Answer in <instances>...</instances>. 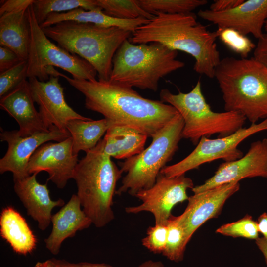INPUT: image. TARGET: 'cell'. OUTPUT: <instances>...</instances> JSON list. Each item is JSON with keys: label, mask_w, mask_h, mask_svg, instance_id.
<instances>
[{"label": "cell", "mask_w": 267, "mask_h": 267, "mask_svg": "<svg viewBox=\"0 0 267 267\" xmlns=\"http://www.w3.org/2000/svg\"><path fill=\"white\" fill-rule=\"evenodd\" d=\"M253 58L267 68V32L258 40Z\"/></svg>", "instance_id": "cell-36"}, {"label": "cell", "mask_w": 267, "mask_h": 267, "mask_svg": "<svg viewBox=\"0 0 267 267\" xmlns=\"http://www.w3.org/2000/svg\"><path fill=\"white\" fill-rule=\"evenodd\" d=\"M111 158L105 153L101 139L79 161L73 177L82 209L98 228L106 226L115 218L113 197L123 173Z\"/></svg>", "instance_id": "cell-4"}, {"label": "cell", "mask_w": 267, "mask_h": 267, "mask_svg": "<svg viewBox=\"0 0 267 267\" xmlns=\"http://www.w3.org/2000/svg\"><path fill=\"white\" fill-rule=\"evenodd\" d=\"M216 232L225 236L255 240L259 238V233L257 222L249 215L236 222L221 226Z\"/></svg>", "instance_id": "cell-31"}, {"label": "cell", "mask_w": 267, "mask_h": 267, "mask_svg": "<svg viewBox=\"0 0 267 267\" xmlns=\"http://www.w3.org/2000/svg\"><path fill=\"white\" fill-rule=\"evenodd\" d=\"M71 136L69 132L60 131L53 127L49 131L37 133L28 136H21L18 130L2 131L1 141H6L8 149L0 159V173H12L13 178H22L28 176L27 166L35 151L44 143L61 141Z\"/></svg>", "instance_id": "cell-12"}, {"label": "cell", "mask_w": 267, "mask_h": 267, "mask_svg": "<svg viewBox=\"0 0 267 267\" xmlns=\"http://www.w3.org/2000/svg\"><path fill=\"white\" fill-rule=\"evenodd\" d=\"M267 178V138L252 142L244 156L220 165L214 175L202 184L194 186V193L245 178Z\"/></svg>", "instance_id": "cell-15"}, {"label": "cell", "mask_w": 267, "mask_h": 267, "mask_svg": "<svg viewBox=\"0 0 267 267\" xmlns=\"http://www.w3.org/2000/svg\"><path fill=\"white\" fill-rule=\"evenodd\" d=\"M52 230L44 239L46 249L52 254L57 255L64 241L74 237L76 232L89 228L92 224L82 209L76 194L51 217Z\"/></svg>", "instance_id": "cell-20"}, {"label": "cell", "mask_w": 267, "mask_h": 267, "mask_svg": "<svg viewBox=\"0 0 267 267\" xmlns=\"http://www.w3.org/2000/svg\"><path fill=\"white\" fill-rule=\"evenodd\" d=\"M28 80L0 98V108L13 118L19 126L21 136L46 132L48 129L34 105Z\"/></svg>", "instance_id": "cell-19"}, {"label": "cell", "mask_w": 267, "mask_h": 267, "mask_svg": "<svg viewBox=\"0 0 267 267\" xmlns=\"http://www.w3.org/2000/svg\"><path fill=\"white\" fill-rule=\"evenodd\" d=\"M159 95L161 101L173 106L181 115L184 121L182 137L194 145L203 137L228 136L242 128L247 120L239 112L213 111L203 95L200 80L188 92L174 94L163 89Z\"/></svg>", "instance_id": "cell-7"}, {"label": "cell", "mask_w": 267, "mask_h": 267, "mask_svg": "<svg viewBox=\"0 0 267 267\" xmlns=\"http://www.w3.org/2000/svg\"><path fill=\"white\" fill-rule=\"evenodd\" d=\"M245 0H215L211 4L209 10L222 12L230 10L241 4Z\"/></svg>", "instance_id": "cell-38"}, {"label": "cell", "mask_w": 267, "mask_h": 267, "mask_svg": "<svg viewBox=\"0 0 267 267\" xmlns=\"http://www.w3.org/2000/svg\"><path fill=\"white\" fill-rule=\"evenodd\" d=\"M167 224H155L148 228L146 236L141 240L142 245L154 254H162L167 242Z\"/></svg>", "instance_id": "cell-33"}, {"label": "cell", "mask_w": 267, "mask_h": 267, "mask_svg": "<svg viewBox=\"0 0 267 267\" xmlns=\"http://www.w3.org/2000/svg\"><path fill=\"white\" fill-rule=\"evenodd\" d=\"M137 267H164V265L161 261L150 260L143 262Z\"/></svg>", "instance_id": "cell-41"}, {"label": "cell", "mask_w": 267, "mask_h": 267, "mask_svg": "<svg viewBox=\"0 0 267 267\" xmlns=\"http://www.w3.org/2000/svg\"><path fill=\"white\" fill-rule=\"evenodd\" d=\"M256 244L262 253L266 264L267 265V240L263 237L258 238L255 240Z\"/></svg>", "instance_id": "cell-40"}, {"label": "cell", "mask_w": 267, "mask_h": 267, "mask_svg": "<svg viewBox=\"0 0 267 267\" xmlns=\"http://www.w3.org/2000/svg\"><path fill=\"white\" fill-rule=\"evenodd\" d=\"M58 76L50 75L46 81L33 77L28 78V82L33 100L39 106V114L46 127L50 129L56 127L68 132L66 125L69 121L91 119L79 114L67 103Z\"/></svg>", "instance_id": "cell-13"}, {"label": "cell", "mask_w": 267, "mask_h": 267, "mask_svg": "<svg viewBox=\"0 0 267 267\" xmlns=\"http://www.w3.org/2000/svg\"><path fill=\"white\" fill-rule=\"evenodd\" d=\"M167 226V242L162 254L172 261H181L189 242L184 229L179 222L177 217L172 215L168 221Z\"/></svg>", "instance_id": "cell-29"}, {"label": "cell", "mask_w": 267, "mask_h": 267, "mask_svg": "<svg viewBox=\"0 0 267 267\" xmlns=\"http://www.w3.org/2000/svg\"><path fill=\"white\" fill-rule=\"evenodd\" d=\"M198 15L218 27L233 28L245 35L251 34L258 40L264 34L263 29L267 20V0H244L225 11L200 10Z\"/></svg>", "instance_id": "cell-17"}, {"label": "cell", "mask_w": 267, "mask_h": 267, "mask_svg": "<svg viewBox=\"0 0 267 267\" xmlns=\"http://www.w3.org/2000/svg\"><path fill=\"white\" fill-rule=\"evenodd\" d=\"M0 235L17 254L26 255L36 248V236L25 219L12 206H6L1 210Z\"/></svg>", "instance_id": "cell-21"}, {"label": "cell", "mask_w": 267, "mask_h": 267, "mask_svg": "<svg viewBox=\"0 0 267 267\" xmlns=\"http://www.w3.org/2000/svg\"><path fill=\"white\" fill-rule=\"evenodd\" d=\"M34 174L22 178H13L14 190L25 208L27 215L45 230L50 224L52 210L65 205L62 199H51L46 184H41Z\"/></svg>", "instance_id": "cell-18"}, {"label": "cell", "mask_w": 267, "mask_h": 267, "mask_svg": "<svg viewBox=\"0 0 267 267\" xmlns=\"http://www.w3.org/2000/svg\"><path fill=\"white\" fill-rule=\"evenodd\" d=\"M113 124L106 118L97 120L73 119L69 121L66 129L72 139L74 154L78 155L80 151L87 152L94 148Z\"/></svg>", "instance_id": "cell-25"}, {"label": "cell", "mask_w": 267, "mask_h": 267, "mask_svg": "<svg viewBox=\"0 0 267 267\" xmlns=\"http://www.w3.org/2000/svg\"><path fill=\"white\" fill-rule=\"evenodd\" d=\"M149 20L143 17L133 20L120 19L106 14L102 10H86L77 8L66 12L50 14L40 26L44 28L63 21H74L104 27H117L132 33L137 27L147 23Z\"/></svg>", "instance_id": "cell-24"}, {"label": "cell", "mask_w": 267, "mask_h": 267, "mask_svg": "<svg viewBox=\"0 0 267 267\" xmlns=\"http://www.w3.org/2000/svg\"><path fill=\"white\" fill-rule=\"evenodd\" d=\"M215 32L217 38L242 58H247L256 47V44L246 35L233 28L218 27Z\"/></svg>", "instance_id": "cell-30"}, {"label": "cell", "mask_w": 267, "mask_h": 267, "mask_svg": "<svg viewBox=\"0 0 267 267\" xmlns=\"http://www.w3.org/2000/svg\"><path fill=\"white\" fill-rule=\"evenodd\" d=\"M137 2L143 10L153 15L191 13L208 3L206 0H137Z\"/></svg>", "instance_id": "cell-28"}, {"label": "cell", "mask_w": 267, "mask_h": 267, "mask_svg": "<svg viewBox=\"0 0 267 267\" xmlns=\"http://www.w3.org/2000/svg\"><path fill=\"white\" fill-rule=\"evenodd\" d=\"M45 35L69 52L90 63L98 79L108 81L113 57L132 33L117 27H104L74 21L42 28Z\"/></svg>", "instance_id": "cell-5"}, {"label": "cell", "mask_w": 267, "mask_h": 267, "mask_svg": "<svg viewBox=\"0 0 267 267\" xmlns=\"http://www.w3.org/2000/svg\"><path fill=\"white\" fill-rule=\"evenodd\" d=\"M32 6L40 25L53 13L66 12L77 8L86 10H102L94 3L93 0H34Z\"/></svg>", "instance_id": "cell-26"}, {"label": "cell", "mask_w": 267, "mask_h": 267, "mask_svg": "<svg viewBox=\"0 0 267 267\" xmlns=\"http://www.w3.org/2000/svg\"><path fill=\"white\" fill-rule=\"evenodd\" d=\"M28 66V61L23 60L12 68L0 73V98L26 80Z\"/></svg>", "instance_id": "cell-32"}, {"label": "cell", "mask_w": 267, "mask_h": 267, "mask_svg": "<svg viewBox=\"0 0 267 267\" xmlns=\"http://www.w3.org/2000/svg\"><path fill=\"white\" fill-rule=\"evenodd\" d=\"M267 130V118L258 123L242 127L225 137L211 139L203 137L195 149L186 157L178 163L166 166L160 173L169 178L178 177L202 165L218 159L229 162L243 156L238 146L244 140L259 132Z\"/></svg>", "instance_id": "cell-10"}, {"label": "cell", "mask_w": 267, "mask_h": 267, "mask_svg": "<svg viewBox=\"0 0 267 267\" xmlns=\"http://www.w3.org/2000/svg\"><path fill=\"white\" fill-rule=\"evenodd\" d=\"M106 14L118 19L133 20L140 17L151 19L154 15L143 10L137 0H93Z\"/></svg>", "instance_id": "cell-27"}, {"label": "cell", "mask_w": 267, "mask_h": 267, "mask_svg": "<svg viewBox=\"0 0 267 267\" xmlns=\"http://www.w3.org/2000/svg\"><path fill=\"white\" fill-rule=\"evenodd\" d=\"M177 55L159 43L135 44L127 39L113 57L109 81L156 91L162 78L185 66Z\"/></svg>", "instance_id": "cell-6"}, {"label": "cell", "mask_w": 267, "mask_h": 267, "mask_svg": "<svg viewBox=\"0 0 267 267\" xmlns=\"http://www.w3.org/2000/svg\"><path fill=\"white\" fill-rule=\"evenodd\" d=\"M264 30H265V32H267V21H266V22H265V25H264Z\"/></svg>", "instance_id": "cell-43"}, {"label": "cell", "mask_w": 267, "mask_h": 267, "mask_svg": "<svg viewBox=\"0 0 267 267\" xmlns=\"http://www.w3.org/2000/svg\"><path fill=\"white\" fill-rule=\"evenodd\" d=\"M225 111L239 112L251 124L267 118V68L253 57L222 59L215 69Z\"/></svg>", "instance_id": "cell-3"}, {"label": "cell", "mask_w": 267, "mask_h": 267, "mask_svg": "<svg viewBox=\"0 0 267 267\" xmlns=\"http://www.w3.org/2000/svg\"><path fill=\"white\" fill-rule=\"evenodd\" d=\"M33 267H50L48 260L37 262Z\"/></svg>", "instance_id": "cell-42"}, {"label": "cell", "mask_w": 267, "mask_h": 267, "mask_svg": "<svg viewBox=\"0 0 267 267\" xmlns=\"http://www.w3.org/2000/svg\"><path fill=\"white\" fill-rule=\"evenodd\" d=\"M34 0H0V16L6 13L19 12L27 10Z\"/></svg>", "instance_id": "cell-34"}, {"label": "cell", "mask_w": 267, "mask_h": 267, "mask_svg": "<svg viewBox=\"0 0 267 267\" xmlns=\"http://www.w3.org/2000/svg\"><path fill=\"white\" fill-rule=\"evenodd\" d=\"M259 232L267 240V213L264 212L258 218L257 221Z\"/></svg>", "instance_id": "cell-39"}, {"label": "cell", "mask_w": 267, "mask_h": 267, "mask_svg": "<svg viewBox=\"0 0 267 267\" xmlns=\"http://www.w3.org/2000/svg\"><path fill=\"white\" fill-rule=\"evenodd\" d=\"M31 41V29L27 9L6 13L0 17V46L15 52L27 60Z\"/></svg>", "instance_id": "cell-23"}, {"label": "cell", "mask_w": 267, "mask_h": 267, "mask_svg": "<svg viewBox=\"0 0 267 267\" xmlns=\"http://www.w3.org/2000/svg\"><path fill=\"white\" fill-rule=\"evenodd\" d=\"M48 261L50 267H114L104 263H91L88 262L73 263L65 260L54 258L48 260Z\"/></svg>", "instance_id": "cell-37"}, {"label": "cell", "mask_w": 267, "mask_h": 267, "mask_svg": "<svg viewBox=\"0 0 267 267\" xmlns=\"http://www.w3.org/2000/svg\"><path fill=\"white\" fill-rule=\"evenodd\" d=\"M27 13L31 29L28 78L47 81L48 68L55 66L70 73L74 79L96 80L97 73L90 63L49 40L36 19L32 4L27 9Z\"/></svg>", "instance_id": "cell-9"}, {"label": "cell", "mask_w": 267, "mask_h": 267, "mask_svg": "<svg viewBox=\"0 0 267 267\" xmlns=\"http://www.w3.org/2000/svg\"><path fill=\"white\" fill-rule=\"evenodd\" d=\"M183 127V120L178 113L152 137L147 148L120 163L121 172L126 174L115 194L128 192L134 196L138 192L151 187L161 170L178 150Z\"/></svg>", "instance_id": "cell-8"}, {"label": "cell", "mask_w": 267, "mask_h": 267, "mask_svg": "<svg viewBox=\"0 0 267 267\" xmlns=\"http://www.w3.org/2000/svg\"><path fill=\"white\" fill-rule=\"evenodd\" d=\"M239 189V182H234L195 193L189 197L184 211L177 216L188 242L204 222L218 216L226 201Z\"/></svg>", "instance_id": "cell-16"}, {"label": "cell", "mask_w": 267, "mask_h": 267, "mask_svg": "<svg viewBox=\"0 0 267 267\" xmlns=\"http://www.w3.org/2000/svg\"><path fill=\"white\" fill-rule=\"evenodd\" d=\"M148 136L129 126L113 124L103 138L104 151L110 157L127 159L144 150Z\"/></svg>", "instance_id": "cell-22"}, {"label": "cell", "mask_w": 267, "mask_h": 267, "mask_svg": "<svg viewBox=\"0 0 267 267\" xmlns=\"http://www.w3.org/2000/svg\"><path fill=\"white\" fill-rule=\"evenodd\" d=\"M85 96V107L102 114L114 124L133 128L152 137L178 113L161 100L142 96L132 88L102 80H79L54 69Z\"/></svg>", "instance_id": "cell-1"}, {"label": "cell", "mask_w": 267, "mask_h": 267, "mask_svg": "<svg viewBox=\"0 0 267 267\" xmlns=\"http://www.w3.org/2000/svg\"><path fill=\"white\" fill-rule=\"evenodd\" d=\"M72 149L71 136L56 143L47 142L41 145L31 157L27 168L29 175L45 171L48 180L59 189H63L73 178L79 162Z\"/></svg>", "instance_id": "cell-14"}, {"label": "cell", "mask_w": 267, "mask_h": 267, "mask_svg": "<svg viewBox=\"0 0 267 267\" xmlns=\"http://www.w3.org/2000/svg\"><path fill=\"white\" fill-rule=\"evenodd\" d=\"M23 60L13 50L0 46V73L12 68Z\"/></svg>", "instance_id": "cell-35"}, {"label": "cell", "mask_w": 267, "mask_h": 267, "mask_svg": "<svg viewBox=\"0 0 267 267\" xmlns=\"http://www.w3.org/2000/svg\"><path fill=\"white\" fill-rule=\"evenodd\" d=\"M216 32L197 21L194 13H157L137 27L128 40L134 44L160 43L175 51H181L195 59L193 70L209 78H214L220 62Z\"/></svg>", "instance_id": "cell-2"}, {"label": "cell", "mask_w": 267, "mask_h": 267, "mask_svg": "<svg viewBox=\"0 0 267 267\" xmlns=\"http://www.w3.org/2000/svg\"><path fill=\"white\" fill-rule=\"evenodd\" d=\"M194 187L192 180L185 175L169 178L160 173L151 187L142 190L134 196L142 203L127 207L125 210L128 214L148 212L153 215L155 224H167L173 207L188 200L187 190Z\"/></svg>", "instance_id": "cell-11"}]
</instances>
